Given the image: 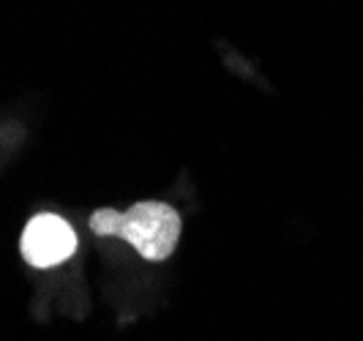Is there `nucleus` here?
<instances>
[{
	"instance_id": "nucleus-1",
	"label": "nucleus",
	"mask_w": 363,
	"mask_h": 341,
	"mask_svg": "<svg viewBox=\"0 0 363 341\" xmlns=\"http://www.w3.org/2000/svg\"><path fill=\"white\" fill-rule=\"evenodd\" d=\"M91 230L131 243L147 262H162L181 237V213L167 202H137L128 211L101 208L91 216Z\"/></svg>"
},
{
	"instance_id": "nucleus-2",
	"label": "nucleus",
	"mask_w": 363,
	"mask_h": 341,
	"mask_svg": "<svg viewBox=\"0 0 363 341\" xmlns=\"http://www.w3.org/2000/svg\"><path fill=\"white\" fill-rule=\"evenodd\" d=\"M77 249V235L66 218L38 213L22 233V257L33 268H55L66 262Z\"/></svg>"
}]
</instances>
